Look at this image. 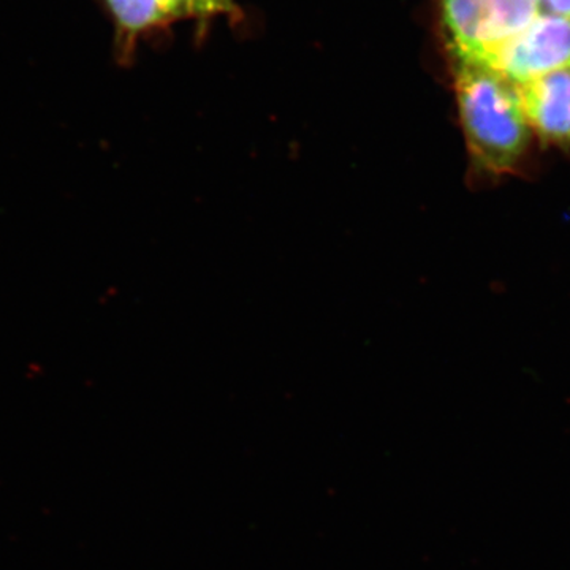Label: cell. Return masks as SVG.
Listing matches in <instances>:
<instances>
[{"label":"cell","instance_id":"5b68a950","mask_svg":"<svg viewBox=\"0 0 570 570\" xmlns=\"http://www.w3.org/2000/svg\"><path fill=\"white\" fill-rule=\"evenodd\" d=\"M105 6L115 21L124 56L134 51L142 36L175 21L165 0H105Z\"/></svg>","mask_w":570,"mask_h":570},{"label":"cell","instance_id":"277c9868","mask_svg":"<svg viewBox=\"0 0 570 570\" xmlns=\"http://www.w3.org/2000/svg\"><path fill=\"white\" fill-rule=\"evenodd\" d=\"M519 91L531 132L570 153V69L521 82Z\"/></svg>","mask_w":570,"mask_h":570},{"label":"cell","instance_id":"7a4b0ae2","mask_svg":"<svg viewBox=\"0 0 570 570\" xmlns=\"http://www.w3.org/2000/svg\"><path fill=\"white\" fill-rule=\"evenodd\" d=\"M452 58L485 63L540 13L539 0H438Z\"/></svg>","mask_w":570,"mask_h":570},{"label":"cell","instance_id":"ba28073f","mask_svg":"<svg viewBox=\"0 0 570 570\" xmlns=\"http://www.w3.org/2000/svg\"><path fill=\"white\" fill-rule=\"evenodd\" d=\"M168 10L174 14L175 20L178 18L187 17V0H165Z\"/></svg>","mask_w":570,"mask_h":570},{"label":"cell","instance_id":"6da1fadb","mask_svg":"<svg viewBox=\"0 0 570 570\" xmlns=\"http://www.w3.org/2000/svg\"><path fill=\"white\" fill-rule=\"evenodd\" d=\"M456 107L469 157L483 174H512L528 151L531 127L519 85L482 62L452 58Z\"/></svg>","mask_w":570,"mask_h":570},{"label":"cell","instance_id":"8992f818","mask_svg":"<svg viewBox=\"0 0 570 570\" xmlns=\"http://www.w3.org/2000/svg\"><path fill=\"white\" fill-rule=\"evenodd\" d=\"M235 0H187V17H193L200 24H209L214 18L234 17Z\"/></svg>","mask_w":570,"mask_h":570},{"label":"cell","instance_id":"3957f363","mask_svg":"<svg viewBox=\"0 0 570 570\" xmlns=\"http://www.w3.org/2000/svg\"><path fill=\"white\" fill-rule=\"evenodd\" d=\"M485 63L515 85L570 69V18L539 13Z\"/></svg>","mask_w":570,"mask_h":570},{"label":"cell","instance_id":"52a82bcc","mask_svg":"<svg viewBox=\"0 0 570 570\" xmlns=\"http://www.w3.org/2000/svg\"><path fill=\"white\" fill-rule=\"evenodd\" d=\"M540 13L570 18V0H539Z\"/></svg>","mask_w":570,"mask_h":570}]
</instances>
